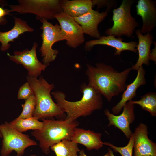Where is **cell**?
Returning a JSON list of instances; mask_svg holds the SVG:
<instances>
[{
  "label": "cell",
  "instance_id": "cell-15",
  "mask_svg": "<svg viewBox=\"0 0 156 156\" xmlns=\"http://www.w3.org/2000/svg\"><path fill=\"white\" fill-rule=\"evenodd\" d=\"M136 14L142 20L141 33H151L156 26V3L151 0H139L136 6Z\"/></svg>",
  "mask_w": 156,
  "mask_h": 156
},
{
  "label": "cell",
  "instance_id": "cell-26",
  "mask_svg": "<svg viewBox=\"0 0 156 156\" xmlns=\"http://www.w3.org/2000/svg\"><path fill=\"white\" fill-rule=\"evenodd\" d=\"M33 94L32 89L29 83L26 82L19 88L17 98L19 100H25Z\"/></svg>",
  "mask_w": 156,
  "mask_h": 156
},
{
  "label": "cell",
  "instance_id": "cell-8",
  "mask_svg": "<svg viewBox=\"0 0 156 156\" xmlns=\"http://www.w3.org/2000/svg\"><path fill=\"white\" fill-rule=\"evenodd\" d=\"M42 24L40 28L42 31L41 36L42 40L40 49L43 63L48 66L56 59L59 51L53 49V44L57 42L65 40L62 35L59 25H53L48 21H40Z\"/></svg>",
  "mask_w": 156,
  "mask_h": 156
},
{
  "label": "cell",
  "instance_id": "cell-30",
  "mask_svg": "<svg viewBox=\"0 0 156 156\" xmlns=\"http://www.w3.org/2000/svg\"><path fill=\"white\" fill-rule=\"evenodd\" d=\"M110 153L108 151L106 154L104 155L103 156H110ZM78 156H88L86 155L83 150H80L79 152V155Z\"/></svg>",
  "mask_w": 156,
  "mask_h": 156
},
{
  "label": "cell",
  "instance_id": "cell-16",
  "mask_svg": "<svg viewBox=\"0 0 156 156\" xmlns=\"http://www.w3.org/2000/svg\"><path fill=\"white\" fill-rule=\"evenodd\" d=\"M137 71V74L134 81L131 83L127 85L121 96V100L112 107V111L114 114H118L126 103L132 100L136 96L138 88L140 86L146 84L145 77L146 72L143 66L140 67Z\"/></svg>",
  "mask_w": 156,
  "mask_h": 156
},
{
  "label": "cell",
  "instance_id": "cell-1",
  "mask_svg": "<svg viewBox=\"0 0 156 156\" xmlns=\"http://www.w3.org/2000/svg\"><path fill=\"white\" fill-rule=\"evenodd\" d=\"M86 67V73L88 84L109 101L124 91L129 74L132 70L130 67L119 72L110 65L103 63H97L95 66L87 64Z\"/></svg>",
  "mask_w": 156,
  "mask_h": 156
},
{
  "label": "cell",
  "instance_id": "cell-24",
  "mask_svg": "<svg viewBox=\"0 0 156 156\" xmlns=\"http://www.w3.org/2000/svg\"><path fill=\"white\" fill-rule=\"evenodd\" d=\"M36 100L33 94L25 100V103L21 105L23 110L18 117L21 118H26L33 116L36 106Z\"/></svg>",
  "mask_w": 156,
  "mask_h": 156
},
{
  "label": "cell",
  "instance_id": "cell-31",
  "mask_svg": "<svg viewBox=\"0 0 156 156\" xmlns=\"http://www.w3.org/2000/svg\"><path fill=\"white\" fill-rule=\"evenodd\" d=\"M7 22V21L5 17L0 18V25H4Z\"/></svg>",
  "mask_w": 156,
  "mask_h": 156
},
{
  "label": "cell",
  "instance_id": "cell-27",
  "mask_svg": "<svg viewBox=\"0 0 156 156\" xmlns=\"http://www.w3.org/2000/svg\"><path fill=\"white\" fill-rule=\"evenodd\" d=\"M93 7L97 6V8H100L107 6V8L111 9L114 4V1L105 0H92Z\"/></svg>",
  "mask_w": 156,
  "mask_h": 156
},
{
  "label": "cell",
  "instance_id": "cell-17",
  "mask_svg": "<svg viewBox=\"0 0 156 156\" xmlns=\"http://www.w3.org/2000/svg\"><path fill=\"white\" fill-rule=\"evenodd\" d=\"M101 133L77 127L74 129L70 140L83 145L88 151L94 149L97 150L104 145L101 140Z\"/></svg>",
  "mask_w": 156,
  "mask_h": 156
},
{
  "label": "cell",
  "instance_id": "cell-13",
  "mask_svg": "<svg viewBox=\"0 0 156 156\" xmlns=\"http://www.w3.org/2000/svg\"><path fill=\"white\" fill-rule=\"evenodd\" d=\"M121 37H116L113 36H103L98 39L92 40L87 41L85 44L84 49L86 51H90L93 47L97 45L109 46L114 48L115 52L114 55H119L124 51H129L134 53L137 52L138 42L134 41L129 42L123 41Z\"/></svg>",
  "mask_w": 156,
  "mask_h": 156
},
{
  "label": "cell",
  "instance_id": "cell-34",
  "mask_svg": "<svg viewBox=\"0 0 156 156\" xmlns=\"http://www.w3.org/2000/svg\"><path fill=\"white\" fill-rule=\"evenodd\" d=\"M0 138H2V136L0 131Z\"/></svg>",
  "mask_w": 156,
  "mask_h": 156
},
{
  "label": "cell",
  "instance_id": "cell-7",
  "mask_svg": "<svg viewBox=\"0 0 156 156\" xmlns=\"http://www.w3.org/2000/svg\"><path fill=\"white\" fill-rule=\"evenodd\" d=\"M0 131L2 136L1 156L8 155L14 151L17 155L22 156L27 148L37 145L28 135L18 131L7 121L0 124Z\"/></svg>",
  "mask_w": 156,
  "mask_h": 156
},
{
  "label": "cell",
  "instance_id": "cell-25",
  "mask_svg": "<svg viewBox=\"0 0 156 156\" xmlns=\"http://www.w3.org/2000/svg\"><path fill=\"white\" fill-rule=\"evenodd\" d=\"M129 139V140L128 144L125 146L123 147H117L108 142H103V144L109 146L115 152L119 153L122 156H132L133 147V134Z\"/></svg>",
  "mask_w": 156,
  "mask_h": 156
},
{
  "label": "cell",
  "instance_id": "cell-19",
  "mask_svg": "<svg viewBox=\"0 0 156 156\" xmlns=\"http://www.w3.org/2000/svg\"><path fill=\"white\" fill-rule=\"evenodd\" d=\"M135 32L138 40L137 48L138 57L136 63L131 68L132 70H137L143 64L147 66L150 65V48L154 37L151 33L142 34L140 29H137Z\"/></svg>",
  "mask_w": 156,
  "mask_h": 156
},
{
  "label": "cell",
  "instance_id": "cell-14",
  "mask_svg": "<svg viewBox=\"0 0 156 156\" xmlns=\"http://www.w3.org/2000/svg\"><path fill=\"white\" fill-rule=\"evenodd\" d=\"M111 10L107 8L105 11L100 12L93 9L74 20L81 27L84 34L91 37L99 39L101 36L98 30L99 24L107 16Z\"/></svg>",
  "mask_w": 156,
  "mask_h": 156
},
{
  "label": "cell",
  "instance_id": "cell-18",
  "mask_svg": "<svg viewBox=\"0 0 156 156\" xmlns=\"http://www.w3.org/2000/svg\"><path fill=\"white\" fill-rule=\"evenodd\" d=\"M14 18V24L12 28L7 31H0V49L3 52L7 51L11 46L9 43L13 42L21 34L34 31V29L30 26L26 21L16 16Z\"/></svg>",
  "mask_w": 156,
  "mask_h": 156
},
{
  "label": "cell",
  "instance_id": "cell-11",
  "mask_svg": "<svg viewBox=\"0 0 156 156\" xmlns=\"http://www.w3.org/2000/svg\"><path fill=\"white\" fill-rule=\"evenodd\" d=\"M123 112L120 115H117L111 113L107 109L104 113L109 121V127L113 125L121 130L127 139H129L133 134L130 128L131 124L135 119L134 105L127 102L123 106Z\"/></svg>",
  "mask_w": 156,
  "mask_h": 156
},
{
  "label": "cell",
  "instance_id": "cell-20",
  "mask_svg": "<svg viewBox=\"0 0 156 156\" xmlns=\"http://www.w3.org/2000/svg\"><path fill=\"white\" fill-rule=\"evenodd\" d=\"M63 12L75 18L80 16L92 10V0H63Z\"/></svg>",
  "mask_w": 156,
  "mask_h": 156
},
{
  "label": "cell",
  "instance_id": "cell-5",
  "mask_svg": "<svg viewBox=\"0 0 156 156\" xmlns=\"http://www.w3.org/2000/svg\"><path fill=\"white\" fill-rule=\"evenodd\" d=\"M18 4L9 5L10 12L21 14H32L37 19L48 21L63 12V0H18Z\"/></svg>",
  "mask_w": 156,
  "mask_h": 156
},
{
  "label": "cell",
  "instance_id": "cell-22",
  "mask_svg": "<svg viewBox=\"0 0 156 156\" xmlns=\"http://www.w3.org/2000/svg\"><path fill=\"white\" fill-rule=\"evenodd\" d=\"M50 149L56 156H78L77 153L80 151L78 144L68 139L63 140L54 144Z\"/></svg>",
  "mask_w": 156,
  "mask_h": 156
},
{
  "label": "cell",
  "instance_id": "cell-4",
  "mask_svg": "<svg viewBox=\"0 0 156 156\" xmlns=\"http://www.w3.org/2000/svg\"><path fill=\"white\" fill-rule=\"evenodd\" d=\"M26 79L36 100L33 117L38 120L63 117L65 113L54 102L51 95V91L54 88V85L49 83L42 77L38 79L36 77L27 76Z\"/></svg>",
  "mask_w": 156,
  "mask_h": 156
},
{
  "label": "cell",
  "instance_id": "cell-12",
  "mask_svg": "<svg viewBox=\"0 0 156 156\" xmlns=\"http://www.w3.org/2000/svg\"><path fill=\"white\" fill-rule=\"evenodd\" d=\"M147 125L140 123L133 133L134 156H156V144L149 139Z\"/></svg>",
  "mask_w": 156,
  "mask_h": 156
},
{
  "label": "cell",
  "instance_id": "cell-35",
  "mask_svg": "<svg viewBox=\"0 0 156 156\" xmlns=\"http://www.w3.org/2000/svg\"><path fill=\"white\" fill-rule=\"evenodd\" d=\"M30 156H37L35 155H31Z\"/></svg>",
  "mask_w": 156,
  "mask_h": 156
},
{
  "label": "cell",
  "instance_id": "cell-36",
  "mask_svg": "<svg viewBox=\"0 0 156 156\" xmlns=\"http://www.w3.org/2000/svg\"><path fill=\"white\" fill-rule=\"evenodd\" d=\"M9 156V155H3V156ZM16 156H18V155H17Z\"/></svg>",
  "mask_w": 156,
  "mask_h": 156
},
{
  "label": "cell",
  "instance_id": "cell-9",
  "mask_svg": "<svg viewBox=\"0 0 156 156\" xmlns=\"http://www.w3.org/2000/svg\"><path fill=\"white\" fill-rule=\"evenodd\" d=\"M38 47V43L34 42L30 49L27 48L22 51H15L13 55L8 53L7 55L10 60L22 65L27 69L28 76L37 78L47 66L38 59L36 54Z\"/></svg>",
  "mask_w": 156,
  "mask_h": 156
},
{
  "label": "cell",
  "instance_id": "cell-23",
  "mask_svg": "<svg viewBox=\"0 0 156 156\" xmlns=\"http://www.w3.org/2000/svg\"><path fill=\"white\" fill-rule=\"evenodd\" d=\"M128 102L131 104H138L142 109L148 112L151 116H156V93L155 92H149L142 96L138 101L131 100Z\"/></svg>",
  "mask_w": 156,
  "mask_h": 156
},
{
  "label": "cell",
  "instance_id": "cell-29",
  "mask_svg": "<svg viewBox=\"0 0 156 156\" xmlns=\"http://www.w3.org/2000/svg\"><path fill=\"white\" fill-rule=\"evenodd\" d=\"M154 44V48L152 49V51L150 52L149 55V59L153 60L156 63V43L155 41L153 42Z\"/></svg>",
  "mask_w": 156,
  "mask_h": 156
},
{
  "label": "cell",
  "instance_id": "cell-32",
  "mask_svg": "<svg viewBox=\"0 0 156 156\" xmlns=\"http://www.w3.org/2000/svg\"><path fill=\"white\" fill-rule=\"evenodd\" d=\"M8 5L7 2L5 0H0V6L1 7H3L6 5Z\"/></svg>",
  "mask_w": 156,
  "mask_h": 156
},
{
  "label": "cell",
  "instance_id": "cell-10",
  "mask_svg": "<svg viewBox=\"0 0 156 156\" xmlns=\"http://www.w3.org/2000/svg\"><path fill=\"white\" fill-rule=\"evenodd\" d=\"M59 23L61 32L66 44L73 48H76L85 41L82 28L74 18L62 12L55 17Z\"/></svg>",
  "mask_w": 156,
  "mask_h": 156
},
{
  "label": "cell",
  "instance_id": "cell-2",
  "mask_svg": "<svg viewBox=\"0 0 156 156\" xmlns=\"http://www.w3.org/2000/svg\"><path fill=\"white\" fill-rule=\"evenodd\" d=\"M80 92L83 94L81 98L75 101L66 100V95L62 92L57 91L51 93L56 104L66 113L65 119L76 120L80 117L90 115L102 108V95L92 86L83 83L81 86Z\"/></svg>",
  "mask_w": 156,
  "mask_h": 156
},
{
  "label": "cell",
  "instance_id": "cell-28",
  "mask_svg": "<svg viewBox=\"0 0 156 156\" xmlns=\"http://www.w3.org/2000/svg\"><path fill=\"white\" fill-rule=\"evenodd\" d=\"M10 10L4 9L3 8L0 7V18L5 17L6 15H11Z\"/></svg>",
  "mask_w": 156,
  "mask_h": 156
},
{
  "label": "cell",
  "instance_id": "cell-33",
  "mask_svg": "<svg viewBox=\"0 0 156 156\" xmlns=\"http://www.w3.org/2000/svg\"><path fill=\"white\" fill-rule=\"evenodd\" d=\"M108 151L110 153V156H114L113 151L109 148H108Z\"/></svg>",
  "mask_w": 156,
  "mask_h": 156
},
{
  "label": "cell",
  "instance_id": "cell-21",
  "mask_svg": "<svg viewBox=\"0 0 156 156\" xmlns=\"http://www.w3.org/2000/svg\"><path fill=\"white\" fill-rule=\"evenodd\" d=\"M9 123L14 129L22 133L28 130H40L43 126L42 122L33 116L26 118L17 117Z\"/></svg>",
  "mask_w": 156,
  "mask_h": 156
},
{
  "label": "cell",
  "instance_id": "cell-6",
  "mask_svg": "<svg viewBox=\"0 0 156 156\" xmlns=\"http://www.w3.org/2000/svg\"><path fill=\"white\" fill-rule=\"evenodd\" d=\"M135 1L123 0L120 6L113 11V25L105 31L107 35L116 37L125 36L131 37L139 23L131 14V9Z\"/></svg>",
  "mask_w": 156,
  "mask_h": 156
},
{
  "label": "cell",
  "instance_id": "cell-37",
  "mask_svg": "<svg viewBox=\"0 0 156 156\" xmlns=\"http://www.w3.org/2000/svg\"><path fill=\"white\" fill-rule=\"evenodd\" d=\"M151 156V155H146V156Z\"/></svg>",
  "mask_w": 156,
  "mask_h": 156
},
{
  "label": "cell",
  "instance_id": "cell-3",
  "mask_svg": "<svg viewBox=\"0 0 156 156\" xmlns=\"http://www.w3.org/2000/svg\"><path fill=\"white\" fill-rule=\"evenodd\" d=\"M41 119L43 123L42 128L33 130L31 135L38 141L40 147L47 154L50 152L52 146L64 139L70 140L75 129L79 125L78 122L76 120L69 119Z\"/></svg>",
  "mask_w": 156,
  "mask_h": 156
}]
</instances>
